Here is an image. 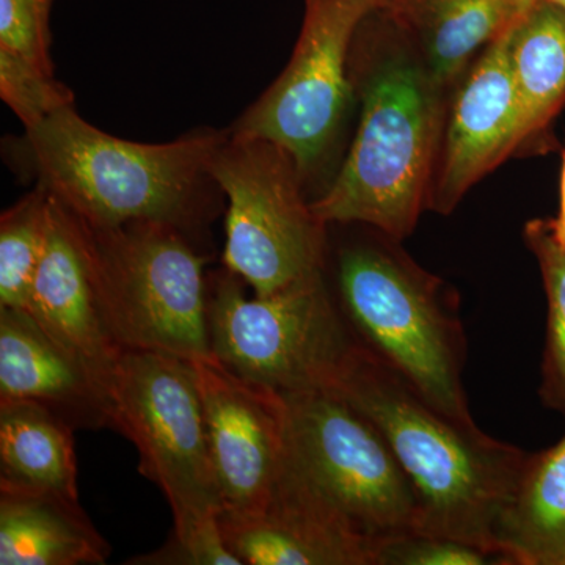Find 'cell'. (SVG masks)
I'll list each match as a JSON object with an SVG mask.
<instances>
[{"label":"cell","instance_id":"cell-17","mask_svg":"<svg viewBox=\"0 0 565 565\" xmlns=\"http://www.w3.org/2000/svg\"><path fill=\"white\" fill-rule=\"evenodd\" d=\"M109 555L79 500L0 489V565H102Z\"/></svg>","mask_w":565,"mask_h":565},{"label":"cell","instance_id":"cell-4","mask_svg":"<svg viewBox=\"0 0 565 565\" xmlns=\"http://www.w3.org/2000/svg\"><path fill=\"white\" fill-rule=\"evenodd\" d=\"M360 226L362 233L338 245L329 282L356 344L441 414L476 424L463 386L467 338L459 299L401 241Z\"/></svg>","mask_w":565,"mask_h":565},{"label":"cell","instance_id":"cell-14","mask_svg":"<svg viewBox=\"0 0 565 565\" xmlns=\"http://www.w3.org/2000/svg\"><path fill=\"white\" fill-rule=\"evenodd\" d=\"M226 545L243 565H374L373 546L349 530L286 470L258 514H218Z\"/></svg>","mask_w":565,"mask_h":565},{"label":"cell","instance_id":"cell-15","mask_svg":"<svg viewBox=\"0 0 565 565\" xmlns=\"http://www.w3.org/2000/svg\"><path fill=\"white\" fill-rule=\"evenodd\" d=\"M0 401H31L74 429L111 427L110 403L25 310L0 308Z\"/></svg>","mask_w":565,"mask_h":565},{"label":"cell","instance_id":"cell-19","mask_svg":"<svg viewBox=\"0 0 565 565\" xmlns=\"http://www.w3.org/2000/svg\"><path fill=\"white\" fill-rule=\"evenodd\" d=\"M74 427L31 401H0V489L79 500Z\"/></svg>","mask_w":565,"mask_h":565},{"label":"cell","instance_id":"cell-3","mask_svg":"<svg viewBox=\"0 0 565 565\" xmlns=\"http://www.w3.org/2000/svg\"><path fill=\"white\" fill-rule=\"evenodd\" d=\"M226 134L137 143L103 132L68 106L25 129L14 156L36 185L92 228L158 222L185 232L203 215L207 185H217L210 166Z\"/></svg>","mask_w":565,"mask_h":565},{"label":"cell","instance_id":"cell-26","mask_svg":"<svg viewBox=\"0 0 565 565\" xmlns=\"http://www.w3.org/2000/svg\"><path fill=\"white\" fill-rule=\"evenodd\" d=\"M129 565H243L226 545L218 516L177 533L158 550L126 561Z\"/></svg>","mask_w":565,"mask_h":565},{"label":"cell","instance_id":"cell-16","mask_svg":"<svg viewBox=\"0 0 565 565\" xmlns=\"http://www.w3.org/2000/svg\"><path fill=\"white\" fill-rule=\"evenodd\" d=\"M537 0H385L382 11L446 93Z\"/></svg>","mask_w":565,"mask_h":565},{"label":"cell","instance_id":"cell-22","mask_svg":"<svg viewBox=\"0 0 565 565\" xmlns=\"http://www.w3.org/2000/svg\"><path fill=\"white\" fill-rule=\"evenodd\" d=\"M526 247L541 269L546 297V332L539 394L550 411L565 415V247L548 218H533L523 230Z\"/></svg>","mask_w":565,"mask_h":565},{"label":"cell","instance_id":"cell-21","mask_svg":"<svg viewBox=\"0 0 565 565\" xmlns=\"http://www.w3.org/2000/svg\"><path fill=\"white\" fill-rule=\"evenodd\" d=\"M51 195L35 185L0 217V308L25 310L46 252Z\"/></svg>","mask_w":565,"mask_h":565},{"label":"cell","instance_id":"cell-2","mask_svg":"<svg viewBox=\"0 0 565 565\" xmlns=\"http://www.w3.org/2000/svg\"><path fill=\"white\" fill-rule=\"evenodd\" d=\"M329 390L362 411L392 446L418 498L416 533L503 557L498 525L530 452L441 414L360 345Z\"/></svg>","mask_w":565,"mask_h":565},{"label":"cell","instance_id":"cell-18","mask_svg":"<svg viewBox=\"0 0 565 565\" xmlns=\"http://www.w3.org/2000/svg\"><path fill=\"white\" fill-rule=\"evenodd\" d=\"M497 548L508 565H565V435L527 456L501 515Z\"/></svg>","mask_w":565,"mask_h":565},{"label":"cell","instance_id":"cell-23","mask_svg":"<svg viewBox=\"0 0 565 565\" xmlns=\"http://www.w3.org/2000/svg\"><path fill=\"white\" fill-rule=\"evenodd\" d=\"M0 96L24 129L74 106L73 92L54 73L7 54H0Z\"/></svg>","mask_w":565,"mask_h":565},{"label":"cell","instance_id":"cell-1","mask_svg":"<svg viewBox=\"0 0 565 565\" xmlns=\"http://www.w3.org/2000/svg\"><path fill=\"white\" fill-rule=\"evenodd\" d=\"M385 20L388 33L367 43L362 68L353 65L362 110L351 148L311 206L329 226H370L403 241L429 203L446 92L399 29Z\"/></svg>","mask_w":565,"mask_h":565},{"label":"cell","instance_id":"cell-13","mask_svg":"<svg viewBox=\"0 0 565 565\" xmlns=\"http://www.w3.org/2000/svg\"><path fill=\"white\" fill-rule=\"evenodd\" d=\"M25 311L109 397L122 349L103 316L84 223L52 195L46 252Z\"/></svg>","mask_w":565,"mask_h":565},{"label":"cell","instance_id":"cell-27","mask_svg":"<svg viewBox=\"0 0 565 565\" xmlns=\"http://www.w3.org/2000/svg\"><path fill=\"white\" fill-rule=\"evenodd\" d=\"M548 223L557 243L565 247V150L563 152V166H561L559 210H557L555 218H548Z\"/></svg>","mask_w":565,"mask_h":565},{"label":"cell","instance_id":"cell-5","mask_svg":"<svg viewBox=\"0 0 565 565\" xmlns=\"http://www.w3.org/2000/svg\"><path fill=\"white\" fill-rule=\"evenodd\" d=\"M84 226L103 316L122 351L169 353L188 362L214 356L204 258L184 230L158 222Z\"/></svg>","mask_w":565,"mask_h":565},{"label":"cell","instance_id":"cell-6","mask_svg":"<svg viewBox=\"0 0 565 565\" xmlns=\"http://www.w3.org/2000/svg\"><path fill=\"white\" fill-rule=\"evenodd\" d=\"M223 270L207 299L211 351L230 371L282 394L333 388L356 341L326 274L270 296H245Z\"/></svg>","mask_w":565,"mask_h":565},{"label":"cell","instance_id":"cell-12","mask_svg":"<svg viewBox=\"0 0 565 565\" xmlns=\"http://www.w3.org/2000/svg\"><path fill=\"white\" fill-rule=\"evenodd\" d=\"M515 24L481 52L460 81L427 203L438 214H451L486 174L522 151V118L509 58Z\"/></svg>","mask_w":565,"mask_h":565},{"label":"cell","instance_id":"cell-10","mask_svg":"<svg viewBox=\"0 0 565 565\" xmlns=\"http://www.w3.org/2000/svg\"><path fill=\"white\" fill-rule=\"evenodd\" d=\"M385 0H305L302 31L277 81L230 134L273 141L308 184L326 169L351 115V51L364 21Z\"/></svg>","mask_w":565,"mask_h":565},{"label":"cell","instance_id":"cell-20","mask_svg":"<svg viewBox=\"0 0 565 565\" xmlns=\"http://www.w3.org/2000/svg\"><path fill=\"white\" fill-rule=\"evenodd\" d=\"M509 58L523 150L544 136L565 106V11L546 0L534 2L516 21Z\"/></svg>","mask_w":565,"mask_h":565},{"label":"cell","instance_id":"cell-24","mask_svg":"<svg viewBox=\"0 0 565 565\" xmlns=\"http://www.w3.org/2000/svg\"><path fill=\"white\" fill-rule=\"evenodd\" d=\"M54 0H0V54L54 73L50 17Z\"/></svg>","mask_w":565,"mask_h":565},{"label":"cell","instance_id":"cell-9","mask_svg":"<svg viewBox=\"0 0 565 565\" xmlns=\"http://www.w3.org/2000/svg\"><path fill=\"white\" fill-rule=\"evenodd\" d=\"M109 399L111 427L136 445L140 473L166 494L172 531L182 533L218 516L221 489L192 362L169 353L122 351Z\"/></svg>","mask_w":565,"mask_h":565},{"label":"cell","instance_id":"cell-25","mask_svg":"<svg viewBox=\"0 0 565 565\" xmlns=\"http://www.w3.org/2000/svg\"><path fill=\"white\" fill-rule=\"evenodd\" d=\"M505 565L482 546L423 533L401 535L379 548L375 565Z\"/></svg>","mask_w":565,"mask_h":565},{"label":"cell","instance_id":"cell-8","mask_svg":"<svg viewBox=\"0 0 565 565\" xmlns=\"http://www.w3.org/2000/svg\"><path fill=\"white\" fill-rule=\"evenodd\" d=\"M285 396L289 465L299 481L373 546L375 557L385 542L416 533L418 498L381 429L334 390Z\"/></svg>","mask_w":565,"mask_h":565},{"label":"cell","instance_id":"cell-7","mask_svg":"<svg viewBox=\"0 0 565 565\" xmlns=\"http://www.w3.org/2000/svg\"><path fill=\"white\" fill-rule=\"evenodd\" d=\"M210 173L228 200L223 266L255 296L326 274L330 226L308 202L288 152L273 141L228 132Z\"/></svg>","mask_w":565,"mask_h":565},{"label":"cell","instance_id":"cell-28","mask_svg":"<svg viewBox=\"0 0 565 565\" xmlns=\"http://www.w3.org/2000/svg\"><path fill=\"white\" fill-rule=\"evenodd\" d=\"M546 2L555 3L561 10L565 11V0H546Z\"/></svg>","mask_w":565,"mask_h":565},{"label":"cell","instance_id":"cell-11","mask_svg":"<svg viewBox=\"0 0 565 565\" xmlns=\"http://www.w3.org/2000/svg\"><path fill=\"white\" fill-rule=\"evenodd\" d=\"M222 511L258 514L273 501L291 459L285 394L241 377L214 356L192 362Z\"/></svg>","mask_w":565,"mask_h":565}]
</instances>
